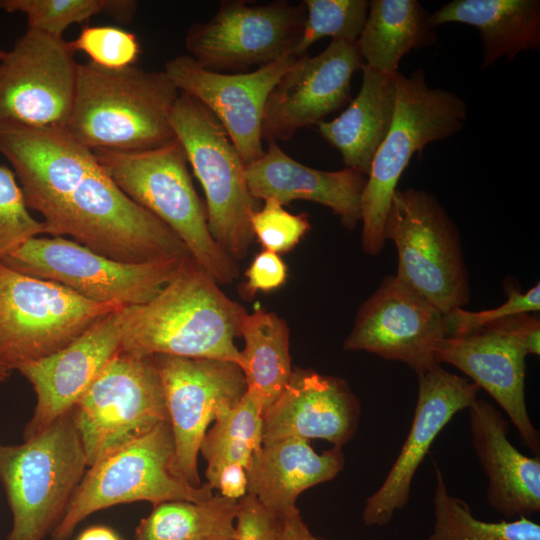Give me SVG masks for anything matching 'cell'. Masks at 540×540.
<instances>
[{"instance_id":"1","label":"cell","mask_w":540,"mask_h":540,"mask_svg":"<svg viewBox=\"0 0 540 540\" xmlns=\"http://www.w3.org/2000/svg\"><path fill=\"white\" fill-rule=\"evenodd\" d=\"M0 154L12 166L28 208L42 215L46 234L72 237L121 262L191 256L177 235L129 198L94 152L66 130L0 131Z\"/></svg>"},{"instance_id":"2","label":"cell","mask_w":540,"mask_h":540,"mask_svg":"<svg viewBox=\"0 0 540 540\" xmlns=\"http://www.w3.org/2000/svg\"><path fill=\"white\" fill-rule=\"evenodd\" d=\"M246 310L191 257L149 302L121 310L120 351L218 359L242 365L235 345Z\"/></svg>"},{"instance_id":"3","label":"cell","mask_w":540,"mask_h":540,"mask_svg":"<svg viewBox=\"0 0 540 540\" xmlns=\"http://www.w3.org/2000/svg\"><path fill=\"white\" fill-rule=\"evenodd\" d=\"M179 94L164 71L78 64L66 131L92 151L156 149L176 138L170 118Z\"/></svg>"},{"instance_id":"4","label":"cell","mask_w":540,"mask_h":540,"mask_svg":"<svg viewBox=\"0 0 540 540\" xmlns=\"http://www.w3.org/2000/svg\"><path fill=\"white\" fill-rule=\"evenodd\" d=\"M395 107L390 129L379 146L361 198V246L378 255L386 239L384 226L397 184L415 153L429 143L449 138L463 129L467 105L457 94L429 87L425 73L394 76Z\"/></svg>"},{"instance_id":"5","label":"cell","mask_w":540,"mask_h":540,"mask_svg":"<svg viewBox=\"0 0 540 540\" xmlns=\"http://www.w3.org/2000/svg\"><path fill=\"white\" fill-rule=\"evenodd\" d=\"M116 185L134 202L168 226L191 257L218 284L238 276V266L214 240L177 138L137 153L93 151Z\"/></svg>"},{"instance_id":"6","label":"cell","mask_w":540,"mask_h":540,"mask_svg":"<svg viewBox=\"0 0 540 540\" xmlns=\"http://www.w3.org/2000/svg\"><path fill=\"white\" fill-rule=\"evenodd\" d=\"M87 468L72 409L22 444H0V482L12 513L6 540L50 536Z\"/></svg>"},{"instance_id":"7","label":"cell","mask_w":540,"mask_h":540,"mask_svg":"<svg viewBox=\"0 0 540 540\" xmlns=\"http://www.w3.org/2000/svg\"><path fill=\"white\" fill-rule=\"evenodd\" d=\"M174 455L171 424L165 421L95 462L85 471L51 539H70L84 519L115 505L210 499L213 488L209 483L194 487L176 475Z\"/></svg>"},{"instance_id":"8","label":"cell","mask_w":540,"mask_h":540,"mask_svg":"<svg viewBox=\"0 0 540 540\" xmlns=\"http://www.w3.org/2000/svg\"><path fill=\"white\" fill-rule=\"evenodd\" d=\"M170 122L205 193L212 237L234 261L243 259L254 238L250 219L260 208L243 160L218 119L191 96L179 94Z\"/></svg>"},{"instance_id":"9","label":"cell","mask_w":540,"mask_h":540,"mask_svg":"<svg viewBox=\"0 0 540 540\" xmlns=\"http://www.w3.org/2000/svg\"><path fill=\"white\" fill-rule=\"evenodd\" d=\"M384 235L397 249V278L443 314L469 303L471 290L459 232L434 195L422 189H397Z\"/></svg>"},{"instance_id":"10","label":"cell","mask_w":540,"mask_h":540,"mask_svg":"<svg viewBox=\"0 0 540 540\" xmlns=\"http://www.w3.org/2000/svg\"><path fill=\"white\" fill-rule=\"evenodd\" d=\"M122 308L91 301L60 283L0 263V360L16 370L47 357L103 316Z\"/></svg>"},{"instance_id":"11","label":"cell","mask_w":540,"mask_h":540,"mask_svg":"<svg viewBox=\"0 0 540 540\" xmlns=\"http://www.w3.org/2000/svg\"><path fill=\"white\" fill-rule=\"evenodd\" d=\"M72 411L88 467L169 421L154 356L119 350Z\"/></svg>"},{"instance_id":"12","label":"cell","mask_w":540,"mask_h":540,"mask_svg":"<svg viewBox=\"0 0 540 540\" xmlns=\"http://www.w3.org/2000/svg\"><path fill=\"white\" fill-rule=\"evenodd\" d=\"M183 258L121 262L64 237H35L2 262L19 273L60 283L82 297L123 307L153 299Z\"/></svg>"},{"instance_id":"13","label":"cell","mask_w":540,"mask_h":540,"mask_svg":"<svg viewBox=\"0 0 540 540\" xmlns=\"http://www.w3.org/2000/svg\"><path fill=\"white\" fill-rule=\"evenodd\" d=\"M303 2L275 0L253 4L222 1L212 18L192 24L185 47L200 66L222 73H244L293 53L303 31Z\"/></svg>"},{"instance_id":"14","label":"cell","mask_w":540,"mask_h":540,"mask_svg":"<svg viewBox=\"0 0 540 540\" xmlns=\"http://www.w3.org/2000/svg\"><path fill=\"white\" fill-rule=\"evenodd\" d=\"M69 42L26 29L0 59V131L66 130L78 64Z\"/></svg>"},{"instance_id":"15","label":"cell","mask_w":540,"mask_h":540,"mask_svg":"<svg viewBox=\"0 0 540 540\" xmlns=\"http://www.w3.org/2000/svg\"><path fill=\"white\" fill-rule=\"evenodd\" d=\"M160 374L175 455L173 470L194 487L201 486L198 453L212 421L233 408L247 390L241 368L209 358L154 355Z\"/></svg>"},{"instance_id":"16","label":"cell","mask_w":540,"mask_h":540,"mask_svg":"<svg viewBox=\"0 0 540 540\" xmlns=\"http://www.w3.org/2000/svg\"><path fill=\"white\" fill-rule=\"evenodd\" d=\"M445 337L443 313L396 276H386L360 306L343 349L402 362L419 374L439 364L435 349Z\"/></svg>"},{"instance_id":"17","label":"cell","mask_w":540,"mask_h":540,"mask_svg":"<svg viewBox=\"0 0 540 540\" xmlns=\"http://www.w3.org/2000/svg\"><path fill=\"white\" fill-rule=\"evenodd\" d=\"M297 59L290 53L252 71L222 73L179 55L166 61L163 71L180 93L199 101L218 119L246 166L264 154L261 126L267 98Z\"/></svg>"},{"instance_id":"18","label":"cell","mask_w":540,"mask_h":540,"mask_svg":"<svg viewBox=\"0 0 540 540\" xmlns=\"http://www.w3.org/2000/svg\"><path fill=\"white\" fill-rule=\"evenodd\" d=\"M363 60L356 42L331 40L318 55L297 59L270 92L263 112L262 140H288L317 125L350 99L351 81Z\"/></svg>"},{"instance_id":"19","label":"cell","mask_w":540,"mask_h":540,"mask_svg":"<svg viewBox=\"0 0 540 540\" xmlns=\"http://www.w3.org/2000/svg\"><path fill=\"white\" fill-rule=\"evenodd\" d=\"M418 396L408 436L382 485L367 498L362 521L366 526L388 524L409 502L411 485L432 443L451 418L469 408L480 388L440 364L417 374Z\"/></svg>"},{"instance_id":"20","label":"cell","mask_w":540,"mask_h":540,"mask_svg":"<svg viewBox=\"0 0 540 540\" xmlns=\"http://www.w3.org/2000/svg\"><path fill=\"white\" fill-rule=\"evenodd\" d=\"M122 309L97 320L65 348L16 368L36 395L34 412L23 431L24 440L42 433L70 411L119 351Z\"/></svg>"},{"instance_id":"21","label":"cell","mask_w":540,"mask_h":540,"mask_svg":"<svg viewBox=\"0 0 540 540\" xmlns=\"http://www.w3.org/2000/svg\"><path fill=\"white\" fill-rule=\"evenodd\" d=\"M435 353L439 364L453 365L484 389L505 411L526 446L539 455L540 434L529 417L525 398L527 354L519 343L486 326L443 338Z\"/></svg>"},{"instance_id":"22","label":"cell","mask_w":540,"mask_h":540,"mask_svg":"<svg viewBox=\"0 0 540 540\" xmlns=\"http://www.w3.org/2000/svg\"><path fill=\"white\" fill-rule=\"evenodd\" d=\"M359 417V401L345 380L296 370L263 413V443L322 439L341 448L356 431Z\"/></svg>"},{"instance_id":"23","label":"cell","mask_w":540,"mask_h":540,"mask_svg":"<svg viewBox=\"0 0 540 540\" xmlns=\"http://www.w3.org/2000/svg\"><path fill=\"white\" fill-rule=\"evenodd\" d=\"M469 409L471 443L487 478L486 501L507 519L540 511V458L521 453L508 439L509 424L491 403Z\"/></svg>"},{"instance_id":"24","label":"cell","mask_w":540,"mask_h":540,"mask_svg":"<svg viewBox=\"0 0 540 540\" xmlns=\"http://www.w3.org/2000/svg\"><path fill=\"white\" fill-rule=\"evenodd\" d=\"M245 177L257 200L274 198L283 205L312 201L330 208L346 229L353 230L361 222L366 176L352 169L311 168L291 158L277 142H268L264 154L245 166Z\"/></svg>"},{"instance_id":"25","label":"cell","mask_w":540,"mask_h":540,"mask_svg":"<svg viewBox=\"0 0 540 540\" xmlns=\"http://www.w3.org/2000/svg\"><path fill=\"white\" fill-rule=\"evenodd\" d=\"M343 467L344 456L337 447L319 454L305 439L263 443L246 470L247 493L283 520L303 491L334 479Z\"/></svg>"},{"instance_id":"26","label":"cell","mask_w":540,"mask_h":540,"mask_svg":"<svg viewBox=\"0 0 540 540\" xmlns=\"http://www.w3.org/2000/svg\"><path fill=\"white\" fill-rule=\"evenodd\" d=\"M360 69L362 85L356 97L338 117L320 122L317 129L340 152L345 168L367 176L393 119L395 75L380 73L364 63Z\"/></svg>"},{"instance_id":"27","label":"cell","mask_w":540,"mask_h":540,"mask_svg":"<svg viewBox=\"0 0 540 540\" xmlns=\"http://www.w3.org/2000/svg\"><path fill=\"white\" fill-rule=\"evenodd\" d=\"M431 22L435 27L462 23L477 28L483 44L482 69L540 49L539 0H453L432 13Z\"/></svg>"},{"instance_id":"28","label":"cell","mask_w":540,"mask_h":540,"mask_svg":"<svg viewBox=\"0 0 540 540\" xmlns=\"http://www.w3.org/2000/svg\"><path fill=\"white\" fill-rule=\"evenodd\" d=\"M435 28L417 0H371L356 45L365 65L394 76L404 55L437 42Z\"/></svg>"},{"instance_id":"29","label":"cell","mask_w":540,"mask_h":540,"mask_svg":"<svg viewBox=\"0 0 540 540\" xmlns=\"http://www.w3.org/2000/svg\"><path fill=\"white\" fill-rule=\"evenodd\" d=\"M244 339L241 370L247 391L264 411L277 399L293 370L289 352V328L275 313L262 308L243 314L239 325Z\"/></svg>"},{"instance_id":"30","label":"cell","mask_w":540,"mask_h":540,"mask_svg":"<svg viewBox=\"0 0 540 540\" xmlns=\"http://www.w3.org/2000/svg\"><path fill=\"white\" fill-rule=\"evenodd\" d=\"M237 506L238 500L221 494L160 503L140 520L135 540H234Z\"/></svg>"},{"instance_id":"31","label":"cell","mask_w":540,"mask_h":540,"mask_svg":"<svg viewBox=\"0 0 540 540\" xmlns=\"http://www.w3.org/2000/svg\"><path fill=\"white\" fill-rule=\"evenodd\" d=\"M262 444L263 408L246 390L233 408L215 420L201 442L199 452L207 461V483L214 489L221 470L229 464H240L246 471Z\"/></svg>"},{"instance_id":"32","label":"cell","mask_w":540,"mask_h":540,"mask_svg":"<svg viewBox=\"0 0 540 540\" xmlns=\"http://www.w3.org/2000/svg\"><path fill=\"white\" fill-rule=\"evenodd\" d=\"M434 525L427 540H540V525L528 517L487 522L476 518L466 501L452 496L436 468Z\"/></svg>"},{"instance_id":"33","label":"cell","mask_w":540,"mask_h":540,"mask_svg":"<svg viewBox=\"0 0 540 540\" xmlns=\"http://www.w3.org/2000/svg\"><path fill=\"white\" fill-rule=\"evenodd\" d=\"M305 21L301 38L293 52L300 58L318 40L356 42L365 26L369 1L367 0H305Z\"/></svg>"},{"instance_id":"34","label":"cell","mask_w":540,"mask_h":540,"mask_svg":"<svg viewBox=\"0 0 540 540\" xmlns=\"http://www.w3.org/2000/svg\"><path fill=\"white\" fill-rule=\"evenodd\" d=\"M110 0H0V10L26 16L27 28L56 38L72 24L99 14L107 16Z\"/></svg>"},{"instance_id":"35","label":"cell","mask_w":540,"mask_h":540,"mask_svg":"<svg viewBox=\"0 0 540 540\" xmlns=\"http://www.w3.org/2000/svg\"><path fill=\"white\" fill-rule=\"evenodd\" d=\"M41 234H46L45 226L30 214L14 171L0 165V263Z\"/></svg>"},{"instance_id":"36","label":"cell","mask_w":540,"mask_h":540,"mask_svg":"<svg viewBox=\"0 0 540 540\" xmlns=\"http://www.w3.org/2000/svg\"><path fill=\"white\" fill-rule=\"evenodd\" d=\"M71 49L85 53L90 62L106 69L135 65L141 45L133 32L116 26H84L69 42Z\"/></svg>"},{"instance_id":"37","label":"cell","mask_w":540,"mask_h":540,"mask_svg":"<svg viewBox=\"0 0 540 540\" xmlns=\"http://www.w3.org/2000/svg\"><path fill=\"white\" fill-rule=\"evenodd\" d=\"M263 201L250 219L253 235L264 250L277 254L292 250L311 228L308 216L288 212L274 198Z\"/></svg>"},{"instance_id":"38","label":"cell","mask_w":540,"mask_h":540,"mask_svg":"<svg viewBox=\"0 0 540 540\" xmlns=\"http://www.w3.org/2000/svg\"><path fill=\"white\" fill-rule=\"evenodd\" d=\"M506 293L507 300L496 308L478 312L456 308L443 314L446 337L465 335L502 318L540 310L539 283L524 293L510 285L506 288Z\"/></svg>"},{"instance_id":"39","label":"cell","mask_w":540,"mask_h":540,"mask_svg":"<svg viewBox=\"0 0 540 540\" xmlns=\"http://www.w3.org/2000/svg\"><path fill=\"white\" fill-rule=\"evenodd\" d=\"M234 540H277L282 520L247 493L238 500Z\"/></svg>"},{"instance_id":"40","label":"cell","mask_w":540,"mask_h":540,"mask_svg":"<svg viewBox=\"0 0 540 540\" xmlns=\"http://www.w3.org/2000/svg\"><path fill=\"white\" fill-rule=\"evenodd\" d=\"M242 295L253 298L257 292H270L281 287L287 279V266L279 254L263 250L255 256L245 272Z\"/></svg>"},{"instance_id":"41","label":"cell","mask_w":540,"mask_h":540,"mask_svg":"<svg viewBox=\"0 0 540 540\" xmlns=\"http://www.w3.org/2000/svg\"><path fill=\"white\" fill-rule=\"evenodd\" d=\"M487 326L494 327L513 338L521 345L527 355H539L540 321L538 317L529 313L516 314L497 320Z\"/></svg>"},{"instance_id":"42","label":"cell","mask_w":540,"mask_h":540,"mask_svg":"<svg viewBox=\"0 0 540 540\" xmlns=\"http://www.w3.org/2000/svg\"><path fill=\"white\" fill-rule=\"evenodd\" d=\"M214 489L219 490V494L224 497L239 500L247 494L246 471L240 464H229L225 466L214 485Z\"/></svg>"},{"instance_id":"43","label":"cell","mask_w":540,"mask_h":540,"mask_svg":"<svg viewBox=\"0 0 540 540\" xmlns=\"http://www.w3.org/2000/svg\"><path fill=\"white\" fill-rule=\"evenodd\" d=\"M277 540H318V538L311 533L295 506L283 518Z\"/></svg>"},{"instance_id":"44","label":"cell","mask_w":540,"mask_h":540,"mask_svg":"<svg viewBox=\"0 0 540 540\" xmlns=\"http://www.w3.org/2000/svg\"><path fill=\"white\" fill-rule=\"evenodd\" d=\"M76 540H122L111 528L103 525H93L83 530Z\"/></svg>"},{"instance_id":"45","label":"cell","mask_w":540,"mask_h":540,"mask_svg":"<svg viewBox=\"0 0 540 540\" xmlns=\"http://www.w3.org/2000/svg\"><path fill=\"white\" fill-rule=\"evenodd\" d=\"M11 370L0 360V386L7 381Z\"/></svg>"},{"instance_id":"46","label":"cell","mask_w":540,"mask_h":540,"mask_svg":"<svg viewBox=\"0 0 540 540\" xmlns=\"http://www.w3.org/2000/svg\"><path fill=\"white\" fill-rule=\"evenodd\" d=\"M6 51L0 48V59L5 55Z\"/></svg>"},{"instance_id":"47","label":"cell","mask_w":540,"mask_h":540,"mask_svg":"<svg viewBox=\"0 0 540 540\" xmlns=\"http://www.w3.org/2000/svg\"><path fill=\"white\" fill-rule=\"evenodd\" d=\"M318 540H328V539H324V538H318Z\"/></svg>"}]
</instances>
